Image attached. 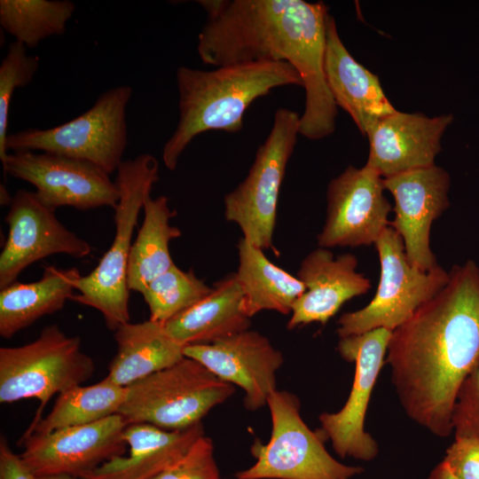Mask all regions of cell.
Segmentation results:
<instances>
[{
	"label": "cell",
	"mask_w": 479,
	"mask_h": 479,
	"mask_svg": "<svg viewBox=\"0 0 479 479\" xmlns=\"http://www.w3.org/2000/svg\"><path fill=\"white\" fill-rule=\"evenodd\" d=\"M126 395L127 388L106 378L90 386H75L59 394L46 417L29 426L25 434H48L101 420L119 413Z\"/></svg>",
	"instance_id": "obj_27"
},
{
	"label": "cell",
	"mask_w": 479,
	"mask_h": 479,
	"mask_svg": "<svg viewBox=\"0 0 479 479\" xmlns=\"http://www.w3.org/2000/svg\"><path fill=\"white\" fill-rule=\"evenodd\" d=\"M212 290L192 270L182 271L173 264L154 279L141 293L150 311V319L166 323L190 308Z\"/></svg>",
	"instance_id": "obj_29"
},
{
	"label": "cell",
	"mask_w": 479,
	"mask_h": 479,
	"mask_svg": "<svg viewBox=\"0 0 479 479\" xmlns=\"http://www.w3.org/2000/svg\"><path fill=\"white\" fill-rule=\"evenodd\" d=\"M454 438L479 440V366L465 380L452 415Z\"/></svg>",
	"instance_id": "obj_32"
},
{
	"label": "cell",
	"mask_w": 479,
	"mask_h": 479,
	"mask_svg": "<svg viewBox=\"0 0 479 479\" xmlns=\"http://www.w3.org/2000/svg\"><path fill=\"white\" fill-rule=\"evenodd\" d=\"M132 88L108 89L93 106L67 122L46 130L27 129L10 134L6 149L39 151L90 162L108 175L122 163L127 146L126 108Z\"/></svg>",
	"instance_id": "obj_8"
},
{
	"label": "cell",
	"mask_w": 479,
	"mask_h": 479,
	"mask_svg": "<svg viewBox=\"0 0 479 479\" xmlns=\"http://www.w3.org/2000/svg\"><path fill=\"white\" fill-rule=\"evenodd\" d=\"M207 20L197 51L206 65L271 60L292 65L301 76L305 105L299 134L321 139L334 131L337 106L326 84L324 60L327 6L303 0H199Z\"/></svg>",
	"instance_id": "obj_2"
},
{
	"label": "cell",
	"mask_w": 479,
	"mask_h": 479,
	"mask_svg": "<svg viewBox=\"0 0 479 479\" xmlns=\"http://www.w3.org/2000/svg\"><path fill=\"white\" fill-rule=\"evenodd\" d=\"M143 210V223L132 244L128 264V287L140 294L175 264L169 243L182 234L170 224L177 212L170 208L167 196H147Z\"/></svg>",
	"instance_id": "obj_26"
},
{
	"label": "cell",
	"mask_w": 479,
	"mask_h": 479,
	"mask_svg": "<svg viewBox=\"0 0 479 479\" xmlns=\"http://www.w3.org/2000/svg\"><path fill=\"white\" fill-rule=\"evenodd\" d=\"M452 114L429 117L396 111L380 120L367 133L366 166L383 178L435 164L441 138Z\"/></svg>",
	"instance_id": "obj_18"
},
{
	"label": "cell",
	"mask_w": 479,
	"mask_h": 479,
	"mask_svg": "<svg viewBox=\"0 0 479 479\" xmlns=\"http://www.w3.org/2000/svg\"><path fill=\"white\" fill-rule=\"evenodd\" d=\"M204 435L202 422L174 431L146 423L129 424L123 433L129 455L110 459L82 478L153 479L178 461Z\"/></svg>",
	"instance_id": "obj_21"
},
{
	"label": "cell",
	"mask_w": 479,
	"mask_h": 479,
	"mask_svg": "<svg viewBox=\"0 0 479 479\" xmlns=\"http://www.w3.org/2000/svg\"><path fill=\"white\" fill-rule=\"evenodd\" d=\"M39 68V58L29 56L27 47L14 41L0 65V160L7 159V127L11 101L14 90L30 83Z\"/></svg>",
	"instance_id": "obj_30"
},
{
	"label": "cell",
	"mask_w": 479,
	"mask_h": 479,
	"mask_svg": "<svg viewBox=\"0 0 479 479\" xmlns=\"http://www.w3.org/2000/svg\"><path fill=\"white\" fill-rule=\"evenodd\" d=\"M357 259L351 254L334 257L320 247L309 253L296 275L305 291L293 305L287 328L313 322L325 325L344 302L367 293L371 282L357 271Z\"/></svg>",
	"instance_id": "obj_19"
},
{
	"label": "cell",
	"mask_w": 479,
	"mask_h": 479,
	"mask_svg": "<svg viewBox=\"0 0 479 479\" xmlns=\"http://www.w3.org/2000/svg\"><path fill=\"white\" fill-rule=\"evenodd\" d=\"M374 246L381 265L377 292L366 306L340 317L336 330L339 338L377 328L394 331L448 282L449 271L439 264L430 271L412 266L401 237L389 225Z\"/></svg>",
	"instance_id": "obj_10"
},
{
	"label": "cell",
	"mask_w": 479,
	"mask_h": 479,
	"mask_svg": "<svg viewBox=\"0 0 479 479\" xmlns=\"http://www.w3.org/2000/svg\"><path fill=\"white\" fill-rule=\"evenodd\" d=\"M126 388L119 413L128 424L146 423L170 431L201 422L235 391L233 385L187 357Z\"/></svg>",
	"instance_id": "obj_5"
},
{
	"label": "cell",
	"mask_w": 479,
	"mask_h": 479,
	"mask_svg": "<svg viewBox=\"0 0 479 479\" xmlns=\"http://www.w3.org/2000/svg\"><path fill=\"white\" fill-rule=\"evenodd\" d=\"M385 363L407 416L431 434H452L453 406L479 366V267L467 260L446 285L392 331Z\"/></svg>",
	"instance_id": "obj_1"
},
{
	"label": "cell",
	"mask_w": 479,
	"mask_h": 479,
	"mask_svg": "<svg viewBox=\"0 0 479 479\" xmlns=\"http://www.w3.org/2000/svg\"><path fill=\"white\" fill-rule=\"evenodd\" d=\"M37 479H85L82 477H76L70 475H43L39 476Z\"/></svg>",
	"instance_id": "obj_37"
},
{
	"label": "cell",
	"mask_w": 479,
	"mask_h": 479,
	"mask_svg": "<svg viewBox=\"0 0 479 479\" xmlns=\"http://www.w3.org/2000/svg\"><path fill=\"white\" fill-rule=\"evenodd\" d=\"M116 171L119 200L114 209V240L93 271L75 280L78 294L71 298L99 311L112 331L130 322L128 264L132 237L145 200L159 181V164L152 154L141 153L123 160Z\"/></svg>",
	"instance_id": "obj_4"
},
{
	"label": "cell",
	"mask_w": 479,
	"mask_h": 479,
	"mask_svg": "<svg viewBox=\"0 0 479 479\" xmlns=\"http://www.w3.org/2000/svg\"><path fill=\"white\" fill-rule=\"evenodd\" d=\"M0 479H37L3 436L0 439Z\"/></svg>",
	"instance_id": "obj_34"
},
{
	"label": "cell",
	"mask_w": 479,
	"mask_h": 479,
	"mask_svg": "<svg viewBox=\"0 0 479 479\" xmlns=\"http://www.w3.org/2000/svg\"><path fill=\"white\" fill-rule=\"evenodd\" d=\"M81 276L76 268L47 266L36 281L17 280L0 289V335L10 339L42 317L61 310Z\"/></svg>",
	"instance_id": "obj_24"
},
{
	"label": "cell",
	"mask_w": 479,
	"mask_h": 479,
	"mask_svg": "<svg viewBox=\"0 0 479 479\" xmlns=\"http://www.w3.org/2000/svg\"><path fill=\"white\" fill-rule=\"evenodd\" d=\"M267 405L271 437L266 444H253L255 462L238 472L237 479H350L363 472L361 467L345 465L327 452L322 432L311 430L302 420L294 394L277 389Z\"/></svg>",
	"instance_id": "obj_7"
},
{
	"label": "cell",
	"mask_w": 479,
	"mask_h": 479,
	"mask_svg": "<svg viewBox=\"0 0 479 479\" xmlns=\"http://www.w3.org/2000/svg\"><path fill=\"white\" fill-rule=\"evenodd\" d=\"M383 177L365 165L349 166L332 179L326 192V216L318 235L320 247H360L375 243L389 225L391 206Z\"/></svg>",
	"instance_id": "obj_14"
},
{
	"label": "cell",
	"mask_w": 479,
	"mask_h": 479,
	"mask_svg": "<svg viewBox=\"0 0 479 479\" xmlns=\"http://www.w3.org/2000/svg\"><path fill=\"white\" fill-rule=\"evenodd\" d=\"M299 114L279 108L246 178L224 199V217L257 247L273 248L279 195L299 134Z\"/></svg>",
	"instance_id": "obj_9"
},
{
	"label": "cell",
	"mask_w": 479,
	"mask_h": 479,
	"mask_svg": "<svg viewBox=\"0 0 479 479\" xmlns=\"http://www.w3.org/2000/svg\"><path fill=\"white\" fill-rule=\"evenodd\" d=\"M179 119L162 149V161L175 170L179 158L198 135L208 130L239 132L244 114L258 98L273 89L300 85L296 69L287 62L259 60L200 70H177Z\"/></svg>",
	"instance_id": "obj_3"
},
{
	"label": "cell",
	"mask_w": 479,
	"mask_h": 479,
	"mask_svg": "<svg viewBox=\"0 0 479 479\" xmlns=\"http://www.w3.org/2000/svg\"><path fill=\"white\" fill-rule=\"evenodd\" d=\"M391 334L386 328H377L339 340L340 355L356 365L351 390L341 410L324 412L318 420L319 430L341 458L371 461L379 453L377 442L365 429V420L373 387L385 363Z\"/></svg>",
	"instance_id": "obj_11"
},
{
	"label": "cell",
	"mask_w": 479,
	"mask_h": 479,
	"mask_svg": "<svg viewBox=\"0 0 479 479\" xmlns=\"http://www.w3.org/2000/svg\"><path fill=\"white\" fill-rule=\"evenodd\" d=\"M116 353L105 377L128 387L185 357L184 347L166 331L164 324L148 319L125 323L114 331Z\"/></svg>",
	"instance_id": "obj_23"
},
{
	"label": "cell",
	"mask_w": 479,
	"mask_h": 479,
	"mask_svg": "<svg viewBox=\"0 0 479 479\" xmlns=\"http://www.w3.org/2000/svg\"><path fill=\"white\" fill-rule=\"evenodd\" d=\"M3 165L4 176L26 181L35 188L38 199L57 209L72 207L90 210L115 208L119 190L109 175L98 166L62 155L17 151L8 153Z\"/></svg>",
	"instance_id": "obj_12"
},
{
	"label": "cell",
	"mask_w": 479,
	"mask_h": 479,
	"mask_svg": "<svg viewBox=\"0 0 479 479\" xmlns=\"http://www.w3.org/2000/svg\"><path fill=\"white\" fill-rule=\"evenodd\" d=\"M383 184L395 200L389 226L401 237L409 263L432 270L438 263L430 248V230L450 205V175L433 164L383 178Z\"/></svg>",
	"instance_id": "obj_16"
},
{
	"label": "cell",
	"mask_w": 479,
	"mask_h": 479,
	"mask_svg": "<svg viewBox=\"0 0 479 479\" xmlns=\"http://www.w3.org/2000/svg\"><path fill=\"white\" fill-rule=\"evenodd\" d=\"M128 422L120 413L94 423L48 434H24V463L37 476L70 475L82 477L106 461L123 456Z\"/></svg>",
	"instance_id": "obj_13"
},
{
	"label": "cell",
	"mask_w": 479,
	"mask_h": 479,
	"mask_svg": "<svg viewBox=\"0 0 479 479\" xmlns=\"http://www.w3.org/2000/svg\"><path fill=\"white\" fill-rule=\"evenodd\" d=\"M12 197L13 196H11L10 193L8 192L6 187L3 184H1V186H0L1 205L9 206L12 202Z\"/></svg>",
	"instance_id": "obj_36"
},
{
	"label": "cell",
	"mask_w": 479,
	"mask_h": 479,
	"mask_svg": "<svg viewBox=\"0 0 479 479\" xmlns=\"http://www.w3.org/2000/svg\"><path fill=\"white\" fill-rule=\"evenodd\" d=\"M184 354L222 381L239 386L244 391V406L251 412L267 405L284 362L267 337L249 329L212 343L185 346Z\"/></svg>",
	"instance_id": "obj_17"
},
{
	"label": "cell",
	"mask_w": 479,
	"mask_h": 479,
	"mask_svg": "<svg viewBox=\"0 0 479 479\" xmlns=\"http://www.w3.org/2000/svg\"><path fill=\"white\" fill-rule=\"evenodd\" d=\"M443 462L458 479H479V440L454 438Z\"/></svg>",
	"instance_id": "obj_33"
},
{
	"label": "cell",
	"mask_w": 479,
	"mask_h": 479,
	"mask_svg": "<svg viewBox=\"0 0 479 479\" xmlns=\"http://www.w3.org/2000/svg\"><path fill=\"white\" fill-rule=\"evenodd\" d=\"M239 264L234 272L243 293V310L251 318L263 310L290 314L305 287L297 278L271 263L263 250L242 237L238 245Z\"/></svg>",
	"instance_id": "obj_25"
},
{
	"label": "cell",
	"mask_w": 479,
	"mask_h": 479,
	"mask_svg": "<svg viewBox=\"0 0 479 479\" xmlns=\"http://www.w3.org/2000/svg\"><path fill=\"white\" fill-rule=\"evenodd\" d=\"M75 10L69 0H1L0 25L27 48L62 35Z\"/></svg>",
	"instance_id": "obj_28"
},
{
	"label": "cell",
	"mask_w": 479,
	"mask_h": 479,
	"mask_svg": "<svg viewBox=\"0 0 479 479\" xmlns=\"http://www.w3.org/2000/svg\"><path fill=\"white\" fill-rule=\"evenodd\" d=\"M426 479H458L442 461L436 466Z\"/></svg>",
	"instance_id": "obj_35"
},
{
	"label": "cell",
	"mask_w": 479,
	"mask_h": 479,
	"mask_svg": "<svg viewBox=\"0 0 479 479\" xmlns=\"http://www.w3.org/2000/svg\"><path fill=\"white\" fill-rule=\"evenodd\" d=\"M242 302V290L235 273H231L215 282L208 295L164 323V326L184 348L212 343L249 329L250 318Z\"/></svg>",
	"instance_id": "obj_22"
},
{
	"label": "cell",
	"mask_w": 479,
	"mask_h": 479,
	"mask_svg": "<svg viewBox=\"0 0 479 479\" xmlns=\"http://www.w3.org/2000/svg\"><path fill=\"white\" fill-rule=\"evenodd\" d=\"M56 210L43 204L35 192L18 190L4 221L8 236L0 254V289L18 280L32 263L52 255L75 258L90 255L91 247L67 229Z\"/></svg>",
	"instance_id": "obj_15"
},
{
	"label": "cell",
	"mask_w": 479,
	"mask_h": 479,
	"mask_svg": "<svg viewBox=\"0 0 479 479\" xmlns=\"http://www.w3.org/2000/svg\"><path fill=\"white\" fill-rule=\"evenodd\" d=\"M94 371L80 337L67 335L58 325L48 326L29 343L0 348V403L37 399L33 426L55 394L82 385Z\"/></svg>",
	"instance_id": "obj_6"
},
{
	"label": "cell",
	"mask_w": 479,
	"mask_h": 479,
	"mask_svg": "<svg viewBox=\"0 0 479 479\" xmlns=\"http://www.w3.org/2000/svg\"><path fill=\"white\" fill-rule=\"evenodd\" d=\"M324 72L336 106L349 114L362 135L366 136L380 120L397 111L378 76L349 52L330 14L326 20Z\"/></svg>",
	"instance_id": "obj_20"
},
{
	"label": "cell",
	"mask_w": 479,
	"mask_h": 479,
	"mask_svg": "<svg viewBox=\"0 0 479 479\" xmlns=\"http://www.w3.org/2000/svg\"><path fill=\"white\" fill-rule=\"evenodd\" d=\"M153 479H220L211 438L200 436L178 461Z\"/></svg>",
	"instance_id": "obj_31"
}]
</instances>
